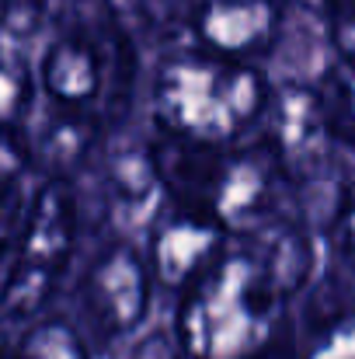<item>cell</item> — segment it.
I'll list each match as a JSON object with an SVG mask.
<instances>
[{
	"label": "cell",
	"instance_id": "obj_13",
	"mask_svg": "<svg viewBox=\"0 0 355 359\" xmlns=\"http://www.w3.org/2000/svg\"><path fill=\"white\" fill-rule=\"evenodd\" d=\"M4 126H21V119L32 109V63L14 46L4 49Z\"/></svg>",
	"mask_w": 355,
	"mask_h": 359
},
{
	"label": "cell",
	"instance_id": "obj_7",
	"mask_svg": "<svg viewBox=\"0 0 355 359\" xmlns=\"http://www.w3.org/2000/svg\"><path fill=\"white\" fill-rule=\"evenodd\" d=\"M146 293V265L129 244L109 248L84 279V307L105 335L129 332L143 321Z\"/></svg>",
	"mask_w": 355,
	"mask_h": 359
},
{
	"label": "cell",
	"instance_id": "obj_16",
	"mask_svg": "<svg viewBox=\"0 0 355 359\" xmlns=\"http://www.w3.org/2000/svg\"><path fill=\"white\" fill-rule=\"evenodd\" d=\"M174 4H178V0H122V7H125L129 14H136L139 21H146V25H157V21L171 18Z\"/></svg>",
	"mask_w": 355,
	"mask_h": 359
},
{
	"label": "cell",
	"instance_id": "obj_18",
	"mask_svg": "<svg viewBox=\"0 0 355 359\" xmlns=\"http://www.w3.org/2000/svg\"><path fill=\"white\" fill-rule=\"evenodd\" d=\"M7 7V28H32L39 14V0H4Z\"/></svg>",
	"mask_w": 355,
	"mask_h": 359
},
{
	"label": "cell",
	"instance_id": "obj_2",
	"mask_svg": "<svg viewBox=\"0 0 355 359\" xmlns=\"http://www.w3.org/2000/svg\"><path fill=\"white\" fill-rule=\"evenodd\" d=\"M227 143H202L178 133H164L150 154L171 203L213 217L227 231H254L268 220L275 178L282 171L275 150H223Z\"/></svg>",
	"mask_w": 355,
	"mask_h": 359
},
{
	"label": "cell",
	"instance_id": "obj_20",
	"mask_svg": "<svg viewBox=\"0 0 355 359\" xmlns=\"http://www.w3.org/2000/svg\"><path fill=\"white\" fill-rule=\"evenodd\" d=\"M300 4H303L307 11L321 14L324 21H331V18H335V14H342V11H345V7H349L352 0H300Z\"/></svg>",
	"mask_w": 355,
	"mask_h": 359
},
{
	"label": "cell",
	"instance_id": "obj_12",
	"mask_svg": "<svg viewBox=\"0 0 355 359\" xmlns=\"http://www.w3.org/2000/svg\"><path fill=\"white\" fill-rule=\"evenodd\" d=\"M14 359H88L81 335L63 321H42L18 342Z\"/></svg>",
	"mask_w": 355,
	"mask_h": 359
},
{
	"label": "cell",
	"instance_id": "obj_1",
	"mask_svg": "<svg viewBox=\"0 0 355 359\" xmlns=\"http://www.w3.org/2000/svg\"><path fill=\"white\" fill-rule=\"evenodd\" d=\"M282 300L289 297L251 248L223 255L185 290L178 339L188 359H251L275 339Z\"/></svg>",
	"mask_w": 355,
	"mask_h": 359
},
{
	"label": "cell",
	"instance_id": "obj_17",
	"mask_svg": "<svg viewBox=\"0 0 355 359\" xmlns=\"http://www.w3.org/2000/svg\"><path fill=\"white\" fill-rule=\"evenodd\" d=\"M335 227H338V241H342V251H345V258H349V265L355 269V196L342 206V213H338V220H335Z\"/></svg>",
	"mask_w": 355,
	"mask_h": 359
},
{
	"label": "cell",
	"instance_id": "obj_10",
	"mask_svg": "<svg viewBox=\"0 0 355 359\" xmlns=\"http://www.w3.org/2000/svg\"><path fill=\"white\" fill-rule=\"evenodd\" d=\"M251 251L268 265V272L275 276V283L282 286L286 297H293L307 279H310V265H314V248L310 238L300 224L289 220H261L254 227V244Z\"/></svg>",
	"mask_w": 355,
	"mask_h": 359
},
{
	"label": "cell",
	"instance_id": "obj_6",
	"mask_svg": "<svg viewBox=\"0 0 355 359\" xmlns=\"http://www.w3.org/2000/svg\"><path fill=\"white\" fill-rule=\"evenodd\" d=\"M223 234L227 227L213 217L167 199V210L153 220L150 231V262L157 279L188 290L213 262L223 258Z\"/></svg>",
	"mask_w": 355,
	"mask_h": 359
},
{
	"label": "cell",
	"instance_id": "obj_4",
	"mask_svg": "<svg viewBox=\"0 0 355 359\" xmlns=\"http://www.w3.org/2000/svg\"><path fill=\"white\" fill-rule=\"evenodd\" d=\"M77 231V203L63 182H46L25 213L18 238L7 244L4 276V321H21L35 314L53 283L60 279Z\"/></svg>",
	"mask_w": 355,
	"mask_h": 359
},
{
	"label": "cell",
	"instance_id": "obj_8",
	"mask_svg": "<svg viewBox=\"0 0 355 359\" xmlns=\"http://www.w3.org/2000/svg\"><path fill=\"white\" fill-rule=\"evenodd\" d=\"M275 0H199L192 21L202 49L230 60L265 53L275 39Z\"/></svg>",
	"mask_w": 355,
	"mask_h": 359
},
{
	"label": "cell",
	"instance_id": "obj_3",
	"mask_svg": "<svg viewBox=\"0 0 355 359\" xmlns=\"http://www.w3.org/2000/svg\"><path fill=\"white\" fill-rule=\"evenodd\" d=\"M268 109V84L247 63L220 53H188L164 63L153 112L164 133L202 143H230Z\"/></svg>",
	"mask_w": 355,
	"mask_h": 359
},
{
	"label": "cell",
	"instance_id": "obj_14",
	"mask_svg": "<svg viewBox=\"0 0 355 359\" xmlns=\"http://www.w3.org/2000/svg\"><path fill=\"white\" fill-rule=\"evenodd\" d=\"M307 359H355V314L328 325V332L310 346Z\"/></svg>",
	"mask_w": 355,
	"mask_h": 359
},
{
	"label": "cell",
	"instance_id": "obj_19",
	"mask_svg": "<svg viewBox=\"0 0 355 359\" xmlns=\"http://www.w3.org/2000/svg\"><path fill=\"white\" fill-rule=\"evenodd\" d=\"M251 359H293V342H289V335H286V332H282V335L275 332V339H272L265 349H258Z\"/></svg>",
	"mask_w": 355,
	"mask_h": 359
},
{
	"label": "cell",
	"instance_id": "obj_5",
	"mask_svg": "<svg viewBox=\"0 0 355 359\" xmlns=\"http://www.w3.org/2000/svg\"><path fill=\"white\" fill-rule=\"evenodd\" d=\"M268 129L265 143L275 150L282 171L303 189H317V182L331 175L342 143L335 140L314 88H282L279 98L268 102Z\"/></svg>",
	"mask_w": 355,
	"mask_h": 359
},
{
	"label": "cell",
	"instance_id": "obj_15",
	"mask_svg": "<svg viewBox=\"0 0 355 359\" xmlns=\"http://www.w3.org/2000/svg\"><path fill=\"white\" fill-rule=\"evenodd\" d=\"M125 359H188V353H185L178 332L167 335V332L157 328V332H146V335L132 346V353Z\"/></svg>",
	"mask_w": 355,
	"mask_h": 359
},
{
	"label": "cell",
	"instance_id": "obj_11",
	"mask_svg": "<svg viewBox=\"0 0 355 359\" xmlns=\"http://www.w3.org/2000/svg\"><path fill=\"white\" fill-rule=\"evenodd\" d=\"M314 91L321 98V109L328 116L335 140L345 143V147H355V63L338 56L324 70V77Z\"/></svg>",
	"mask_w": 355,
	"mask_h": 359
},
{
	"label": "cell",
	"instance_id": "obj_9",
	"mask_svg": "<svg viewBox=\"0 0 355 359\" xmlns=\"http://www.w3.org/2000/svg\"><path fill=\"white\" fill-rule=\"evenodd\" d=\"M42 88L56 105L84 109L102 91V56L84 35L56 39L42 60Z\"/></svg>",
	"mask_w": 355,
	"mask_h": 359
}]
</instances>
